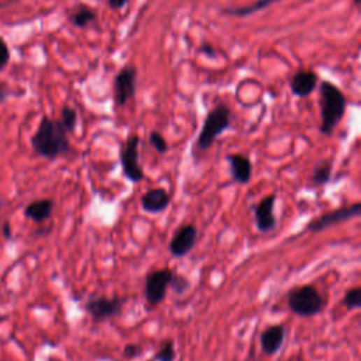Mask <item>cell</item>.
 Segmentation results:
<instances>
[{"label": "cell", "instance_id": "d4e9b609", "mask_svg": "<svg viewBox=\"0 0 361 361\" xmlns=\"http://www.w3.org/2000/svg\"><path fill=\"white\" fill-rule=\"evenodd\" d=\"M10 62V48L8 43L0 37V71H3Z\"/></svg>", "mask_w": 361, "mask_h": 361}, {"label": "cell", "instance_id": "484cf974", "mask_svg": "<svg viewBox=\"0 0 361 361\" xmlns=\"http://www.w3.org/2000/svg\"><path fill=\"white\" fill-rule=\"evenodd\" d=\"M141 347L137 346V344H126L125 350H123V354L126 358H136L141 354Z\"/></svg>", "mask_w": 361, "mask_h": 361}, {"label": "cell", "instance_id": "7a4b0ae2", "mask_svg": "<svg viewBox=\"0 0 361 361\" xmlns=\"http://www.w3.org/2000/svg\"><path fill=\"white\" fill-rule=\"evenodd\" d=\"M320 133L332 136L337 125L341 122L347 101L341 90L332 82L323 80L320 83Z\"/></svg>", "mask_w": 361, "mask_h": 361}, {"label": "cell", "instance_id": "7c38bea8", "mask_svg": "<svg viewBox=\"0 0 361 361\" xmlns=\"http://www.w3.org/2000/svg\"><path fill=\"white\" fill-rule=\"evenodd\" d=\"M285 340V326L284 325H274L267 327L260 336L261 350L267 355H274L278 353Z\"/></svg>", "mask_w": 361, "mask_h": 361}, {"label": "cell", "instance_id": "6da1fadb", "mask_svg": "<svg viewBox=\"0 0 361 361\" xmlns=\"http://www.w3.org/2000/svg\"><path fill=\"white\" fill-rule=\"evenodd\" d=\"M31 147L40 157L48 160L68 154L71 144L62 122L44 116L31 137Z\"/></svg>", "mask_w": 361, "mask_h": 361}, {"label": "cell", "instance_id": "f1b7e54d", "mask_svg": "<svg viewBox=\"0 0 361 361\" xmlns=\"http://www.w3.org/2000/svg\"><path fill=\"white\" fill-rule=\"evenodd\" d=\"M8 95H9L8 89L3 85H0V104H3L8 99Z\"/></svg>", "mask_w": 361, "mask_h": 361}, {"label": "cell", "instance_id": "5b68a950", "mask_svg": "<svg viewBox=\"0 0 361 361\" xmlns=\"http://www.w3.org/2000/svg\"><path fill=\"white\" fill-rule=\"evenodd\" d=\"M139 146L140 137L137 134H132L120 148V164L123 174L133 184L141 183L144 179V171L139 162Z\"/></svg>", "mask_w": 361, "mask_h": 361}, {"label": "cell", "instance_id": "ac0fdd59", "mask_svg": "<svg viewBox=\"0 0 361 361\" xmlns=\"http://www.w3.org/2000/svg\"><path fill=\"white\" fill-rule=\"evenodd\" d=\"M280 2V0H255L254 3L247 5V6H241V8H227L223 12L229 16H234V17H248L257 12H261L267 8H269L271 5H274Z\"/></svg>", "mask_w": 361, "mask_h": 361}, {"label": "cell", "instance_id": "9a60e30c", "mask_svg": "<svg viewBox=\"0 0 361 361\" xmlns=\"http://www.w3.org/2000/svg\"><path fill=\"white\" fill-rule=\"evenodd\" d=\"M169 202H171V197L162 188L150 190L141 197V208L148 213L164 212L169 206Z\"/></svg>", "mask_w": 361, "mask_h": 361}, {"label": "cell", "instance_id": "83f0119b", "mask_svg": "<svg viewBox=\"0 0 361 361\" xmlns=\"http://www.w3.org/2000/svg\"><path fill=\"white\" fill-rule=\"evenodd\" d=\"M201 52H204L205 55H208V57H211V58H215V57H216V51H215V48H213L211 44H204V45L201 47Z\"/></svg>", "mask_w": 361, "mask_h": 361}, {"label": "cell", "instance_id": "44dd1931", "mask_svg": "<svg viewBox=\"0 0 361 361\" xmlns=\"http://www.w3.org/2000/svg\"><path fill=\"white\" fill-rule=\"evenodd\" d=\"M175 344L172 340H167L161 344L160 350L155 354V361H175Z\"/></svg>", "mask_w": 361, "mask_h": 361}, {"label": "cell", "instance_id": "cb8c5ba5", "mask_svg": "<svg viewBox=\"0 0 361 361\" xmlns=\"http://www.w3.org/2000/svg\"><path fill=\"white\" fill-rule=\"evenodd\" d=\"M171 287L174 288V291L178 294V295H183L188 291L190 288V281L183 277V276H178V274H174L172 277V281H171Z\"/></svg>", "mask_w": 361, "mask_h": 361}, {"label": "cell", "instance_id": "277c9868", "mask_svg": "<svg viewBox=\"0 0 361 361\" xmlns=\"http://www.w3.org/2000/svg\"><path fill=\"white\" fill-rule=\"evenodd\" d=\"M288 308L292 313L311 318L320 313L326 305L320 292L312 285H301L288 292Z\"/></svg>", "mask_w": 361, "mask_h": 361}, {"label": "cell", "instance_id": "2e32d148", "mask_svg": "<svg viewBox=\"0 0 361 361\" xmlns=\"http://www.w3.org/2000/svg\"><path fill=\"white\" fill-rule=\"evenodd\" d=\"M54 204L51 199H40L29 204L24 209V216L27 219H31L36 223H43L47 219H50L52 213Z\"/></svg>", "mask_w": 361, "mask_h": 361}, {"label": "cell", "instance_id": "4fadbf2b", "mask_svg": "<svg viewBox=\"0 0 361 361\" xmlns=\"http://www.w3.org/2000/svg\"><path fill=\"white\" fill-rule=\"evenodd\" d=\"M226 160L229 162L230 174L234 183L240 185L248 184L253 175V164L250 158L243 154H230Z\"/></svg>", "mask_w": 361, "mask_h": 361}, {"label": "cell", "instance_id": "4316f807", "mask_svg": "<svg viewBox=\"0 0 361 361\" xmlns=\"http://www.w3.org/2000/svg\"><path fill=\"white\" fill-rule=\"evenodd\" d=\"M127 3L129 0H108V6L112 10H122Z\"/></svg>", "mask_w": 361, "mask_h": 361}, {"label": "cell", "instance_id": "9c48e42d", "mask_svg": "<svg viewBox=\"0 0 361 361\" xmlns=\"http://www.w3.org/2000/svg\"><path fill=\"white\" fill-rule=\"evenodd\" d=\"M137 87V69L133 65L123 66L115 76L113 80V97L115 104L119 108L127 105L130 99L136 95Z\"/></svg>", "mask_w": 361, "mask_h": 361}, {"label": "cell", "instance_id": "30bf717a", "mask_svg": "<svg viewBox=\"0 0 361 361\" xmlns=\"http://www.w3.org/2000/svg\"><path fill=\"white\" fill-rule=\"evenodd\" d=\"M198 229L194 225L180 226L171 239L169 251L174 257L183 258L192 251L197 244Z\"/></svg>", "mask_w": 361, "mask_h": 361}, {"label": "cell", "instance_id": "f546056e", "mask_svg": "<svg viewBox=\"0 0 361 361\" xmlns=\"http://www.w3.org/2000/svg\"><path fill=\"white\" fill-rule=\"evenodd\" d=\"M3 234L6 239H10L12 237V226H10V222L6 220V223L3 225Z\"/></svg>", "mask_w": 361, "mask_h": 361}, {"label": "cell", "instance_id": "603a6c76", "mask_svg": "<svg viewBox=\"0 0 361 361\" xmlns=\"http://www.w3.org/2000/svg\"><path fill=\"white\" fill-rule=\"evenodd\" d=\"M150 144L160 153V154H165L168 151V143L167 140L164 139V136L158 132H151L150 133Z\"/></svg>", "mask_w": 361, "mask_h": 361}, {"label": "cell", "instance_id": "3957f363", "mask_svg": "<svg viewBox=\"0 0 361 361\" xmlns=\"http://www.w3.org/2000/svg\"><path fill=\"white\" fill-rule=\"evenodd\" d=\"M230 122H232V111L227 105H218L216 108H213L202 126V130L198 136L197 140V146L199 150L205 151L209 150L216 139L223 134L229 127H230Z\"/></svg>", "mask_w": 361, "mask_h": 361}, {"label": "cell", "instance_id": "5bb4252c", "mask_svg": "<svg viewBox=\"0 0 361 361\" xmlns=\"http://www.w3.org/2000/svg\"><path fill=\"white\" fill-rule=\"evenodd\" d=\"M318 82L319 78L313 71L301 69L291 79V90L295 97L305 98L313 94Z\"/></svg>", "mask_w": 361, "mask_h": 361}, {"label": "cell", "instance_id": "7402d4cb", "mask_svg": "<svg viewBox=\"0 0 361 361\" xmlns=\"http://www.w3.org/2000/svg\"><path fill=\"white\" fill-rule=\"evenodd\" d=\"M343 302L347 309H361V287L348 290L343 298Z\"/></svg>", "mask_w": 361, "mask_h": 361}, {"label": "cell", "instance_id": "ba28073f", "mask_svg": "<svg viewBox=\"0 0 361 361\" xmlns=\"http://www.w3.org/2000/svg\"><path fill=\"white\" fill-rule=\"evenodd\" d=\"M354 218H361V202L351 204L348 206H343L339 209H334L332 212H327L318 219H313L308 226L306 230L312 233L323 232L332 226H336L339 223H344L347 220H351Z\"/></svg>", "mask_w": 361, "mask_h": 361}, {"label": "cell", "instance_id": "ffe728a7", "mask_svg": "<svg viewBox=\"0 0 361 361\" xmlns=\"http://www.w3.org/2000/svg\"><path fill=\"white\" fill-rule=\"evenodd\" d=\"M61 122L68 133H73L78 126V112L71 106H64L61 109Z\"/></svg>", "mask_w": 361, "mask_h": 361}, {"label": "cell", "instance_id": "52a82bcc", "mask_svg": "<svg viewBox=\"0 0 361 361\" xmlns=\"http://www.w3.org/2000/svg\"><path fill=\"white\" fill-rule=\"evenodd\" d=\"M125 298H108V297H90L85 302V311L90 315L95 322H104L111 318H116L122 313Z\"/></svg>", "mask_w": 361, "mask_h": 361}, {"label": "cell", "instance_id": "4dcf8cb0", "mask_svg": "<svg viewBox=\"0 0 361 361\" xmlns=\"http://www.w3.org/2000/svg\"><path fill=\"white\" fill-rule=\"evenodd\" d=\"M354 2V5H357V6H361V0H353Z\"/></svg>", "mask_w": 361, "mask_h": 361}, {"label": "cell", "instance_id": "e0dca14e", "mask_svg": "<svg viewBox=\"0 0 361 361\" xmlns=\"http://www.w3.org/2000/svg\"><path fill=\"white\" fill-rule=\"evenodd\" d=\"M98 19V15L94 9H90L86 5H79L78 8H75L72 12H69L68 15V20L73 27L78 29H85L87 27L90 23H94Z\"/></svg>", "mask_w": 361, "mask_h": 361}, {"label": "cell", "instance_id": "8fae6325", "mask_svg": "<svg viewBox=\"0 0 361 361\" xmlns=\"http://www.w3.org/2000/svg\"><path fill=\"white\" fill-rule=\"evenodd\" d=\"M276 202L277 197L274 194L267 195L262 198L255 209H254V219L258 232L261 233H268L271 230H274L277 226V219H276Z\"/></svg>", "mask_w": 361, "mask_h": 361}, {"label": "cell", "instance_id": "d6986e66", "mask_svg": "<svg viewBox=\"0 0 361 361\" xmlns=\"http://www.w3.org/2000/svg\"><path fill=\"white\" fill-rule=\"evenodd\" d=\"M330 178H332V162L330 161L323 160L315 165L313 172H312V180L316 187L326 185L330 180Z\"/></svg>", "mask_w": 361, "mask_h": 361}, {"label": "cell", "instance_id": "8992f818", "mask_svg": "<svg viewBox=\"0 0 361 361\" xmlns=\"http://www.w3.org/2000/svg\"><path fill=\"white\" fill-rule=\"evenodd\" d=\"M172 277H174V273L169 268L155 269L147 276L144 295L147 302L151 306H157L165 301L167 291L171 287Z\"/></svg>", "mask_w": 361, "mask_h": 361}]
</instances>
